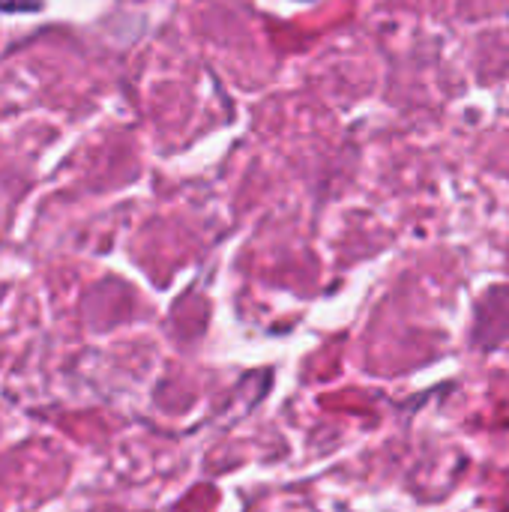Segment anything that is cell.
<instances>
[{"label": "cell", "mask_w": 509, "mask_h": 512, "mask_svg": "<svg viewBox=\"0 0 509 512\" xmlns=\"http://www.w3.org/2000/svg\"><path fill=\"white\" fill-rule=\"evenodd\" d=\"M45 0H0V12L9 15H24V12H39Z\"/></svg>", "instance_id": "cell-1"}]
</instances>
